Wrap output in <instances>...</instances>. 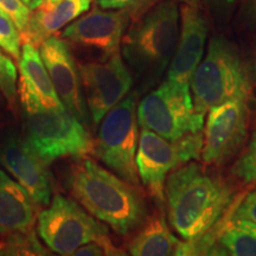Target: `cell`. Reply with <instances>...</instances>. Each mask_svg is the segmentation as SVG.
Listing matches in <instances>:
<instances>
[{"label": "cell", "instance_id": "obj_1", "mask_svg": "<svg viewBox=\"0 0 256 256\" xmlns=\"http://www.w3.org/2000/svg\"><path fill=\"white\" fill-rule=\"evenodd\" d=\"M64 188L70 197L116 232L128 236L136 232L148 216L140 186L124 180L94 160L82 156L64 174Z\"/></svg>", "mask_w": 256, "mask_h": 256}, {"label": "cell", "instance_id": "obj_2", "mask_svg": "<svg viewBox=\"0 0 256 256\" xmlns=\"http://www.w3.org/2000/svg\"><path fill=\"white\" fill-rule=\"evenodd\" d=\"M164 194L170 226L185 241L194 242L215 226L234 191L226 179L188 162L168 176Z\"/></svg>", "mask_w": 256, "mask_h": 256}, {"label": "cell", "instance_id": "obj_3", "mask_svg": "<svg viewBox=\"0 0 256 256\" xmlns=\"http://www.w3.org/2000/svg\"><path fill=\"white\" fill-rule=\"evenodd\" d=\"M132 20L122 37L121 54L140 94L159 84L174 55L180 31L178 2L159 0Z\"/></svg>", "mask_w": 256, "mask_h": 256}, {"label": "cell", "instance_id": "obj_4", "mask_svg": "<svg viewBox=\"0 0 256 256\" xmlns=\"http://www.w3.org/2000/svg\"><path fill=\"white\" fill-rule=\"evenodd\" d=\"M22 134L31 148L46 164L64 158L92 154L94 140L89 128L64 106L42 101L23 80L18 81Z\"/></svg>", "mask_w": 256, "mask_h": 256}, {"label": "cell", "instance_id": "obj_5", "mask_svg": "<svg viewBox=\"0 0 256 256\" xmlns=\"http://www.w3.org/2000/svg\"><path fill=\"white\" fill-rule=\"evenodd\" d=\"M190 90L194 110L203 115L224 102L249 100L250 72L232 42L222 36L211 38L206 56L192 76Z\"/></svg>", "mask_w": 256, "mask_h": 256}, {"label": "cell", "instance_id": "obj_6", "mask_svg": "<svg viewBox=\"0 0 256 256\" xmlns=\"http://www.w3.org/2000/svg\"><path fill=\"white\" fill-rule=\"evenodd\" d=\"M138 98L136 90L130 92L106 114L94 140L92 154L124 180L140 186L136 164L140 134Z\"/></svg>", "mask_w": 256, "mask_h": 256}, {"label": "cell", "instance_id": "obj_7", "mask_svg": "<svg viewBox=\"0 0 256 256\" xmlns=\"http://www.w3.org/2000/svg\"><path fill=\"white\" fill-rule=\"evenodd\" d=\"M202 147V132L168 140L153 130L142 128L136 156L138 176L156 204L165 203L164 188L168 176L179 166L200 160Z\"/></svg>", "mask_w": 256, "mask_h": 256}, {"label": "cell", "instance_id": "obj_8", "mask_svg": "<svg viewBox=\"0 0 256 256\" xmlns=\"http://www.w3.org/2000/svg\"><path fill=\"white\" fill-rule=\"evenodd\" d=\"M37 232L51 252L74 255L82 246L108 235L110 228L74 198L57 194L38 214Z\"/></svg>", "mask_w": 256, "mask_h": 256}, {"label": "cell", "instance_id": "obj_9", "mask_svg": "<svg viewBox=\"0 0 256 256\" xmlns=\"http://www.w3.org/2000/svg\"><path fill=\"white\" fill-rule=\"evenodd\" d=\"M138 122L168 140L203 130L206 115L194 110L191 90L165 80L138 104Z\"/></svg>", "mask_w": 256, "mask_h": 256}, {"label": "cell", "instance_id": "obj_10", "mask_svg": "<svg viewBox=\"0 0 256 256\" xmlns=\"http://www.w3.org/2000/svg\"><path fill=\"white\" fill-rule=\"evenodd\" d=\"M130 20V14L124 10H104L96 5L72 22L60 37L72 55L78 57V62L106 60L120 52Z\"/></svg>", "mask_w": 256, "mask_h": 256}, {"label": "cell", "instance_id": "obj_11", "mask_svg": "<svg viewBox=\"0 0 256 256\" xmlns=\"http://www.w3.org/2000/svg\"><path fill=\"white\" fill-rule=\"evenodd\" d=\"M78 66L92 127L96 128L130 92L134 83L132 72L120 52L106 60L78 62Z\"/></svg>", "mask_w": 256, "mask_h": 256}, {"label": "cell", "instance_id": "obj_12", "mask_svg": "<svg viewBox=\"0 0 256 256\" xmlns=\"http://www.w3.org/2000/svg\"><path fill=\"white\" fill-rule=\"evenodd\" d=\"M200 159L206 165H224L247 142L250 110L248 100H232L208 112Z\"/></svg>", "mask_w": 256, "mask_h": 256}, {"label": "cell", "instance_id": "obj_13", "mask_svg": "<svg viewBox=\"0 0 256 256\" xmlns=\"http://www.w3.org/2000/svg\"><path fill=\"white\" fill-rule=\"evenodd\" d=\"M0 165L26 190L38 206H48L52 197L49 164L37 154L20 130L0 127Z\"/></svg>", "mask_w": 256, "mask_h": 256}, {"label": "cell", "instance_id": "obj_14", "mask_svg": "<svg viewBox=\"0 0 256 256\" xmlns=\"http://www.w3.org/2000/svg\"><path fill=\"white\" fill-rule=\"evenodd\" d=\"M49 76L60 102L76 119L90 128L87 104L83 94L78 62L62 37H48L38 46Z\"/></svg>", "mask_w": 256, "mask_h": 256}, {"label": "cell", "instance_id": "obj_15", "mask_svg": "<svg viewBox=\"0 0 256 256\" xmlns=\"http://www.w3.org/2000/svg\"><path fill=\"white\" fill-rule=\"evenodd\" d=\"M180 20L177 48L168 66L166 80L190 90L192 76L203 60L209 26L197 5L190 2L182 5Z\"/></svg>", "mask_w": 256, "mask_h": 256}, {"label": "cell", "instance_id": "obj_16", "mask_svg": "<svg viewBox=\"0 0 256 256\" xmlns=\"http://www.w3.org/2000/svg\"><path fill=\"white\" fill-rule=\"evenodd\" d=\"M96 0H60L57 4H49L46 0L31 11L30 20L20 34L22 43H31L40 46L48 37L57 34L60 28L69 25L84 14Z\"/></svg>", "mask_w": 256, "mask_h": 256}, {"label": "cell", "instance_id": "obj_17", "mask_svg": "<svg viewBox=\"0 0 256 256\" xmlns=\"http://www.w3.org/2000/svg\"><path fill=\"white\" fill-rule=\"evenodd\" d=\"M38 210L30 194L0 168V236L34 229Z\"/></svg>", "mask_w": 256, "mask_h": 256}, {"label": "cell", "instance_id": "obj_18", "mask_svg": "<svg viewBox=\"0 0 256 256\" xmlns=\"http://www.w3.org/2000/svg\"><path fill=\"white\" fill-rule=\"evenodd\" d=\"M156 206L130 240L128 252L134 256L185 255V242L171 232L162 204Z\"/></svg>", "mask_w": 256, "mask_h": 256}, {"label": "cell", "instance_id": "obj_19", "mask_svg": "<svg viewBox=\"0 0 256 256\" xmlns=\"http://www.w3.org/2000/svg\"><path fill=\"white\" fill-rule=\"evenodd\" d=\"M18 63L20 80L26 83L42 101L48 104L63 106L37 46L31 43H23Z\"/></svg>", "mask_w": 256, "mask_h": 256}, {"label": "cell", "instance_id": "obj_20", "mask_svg": "<svg viewBox=\"0 0 256 256\" xmlns=\"http://www.w3.org/2000/svg\"><path fill=\"white\" fill-rule=\"evenodd\" d=\"M220 246L226 254L256 256V224L232 217L220 234Z\"/></svg>", "mask_w": 256, "mask_h": 256}, {"label": "cell", "instance_id": "obj_21", "mask_svg": "<svg viewBox=\"0 0 256 256\" xmlns=\"http://www.w3.org/2000/svg\"><path fill=\"white\" fill-rule=\"evenodd\" d=\"M2 255H51L38 241L34 229L14 232L0 236V256Z\"/></svg>", "mask_w": 256, "mask_h": 256}, {"label": "cell", "instance_id": "obj_22", "mask_svg": "<svg viewBox=\"0 0 256 256\" xmlns=\"http://www.w3.org/2000/svg\"><path fill=\"white\" fill-rule=\"evenodd\" d=\"M0 92L8 101L12 113L18 110V74L16 64L0 50Z\"/></svg>", "mask_w": 256, "mask_h": 256}, {"label": "cell", "instance_id": "obj_23", "mask_svg": "<svg viewBox=\"0 0 256 256\" xmlns=\"http://www.w3.org/2000/svg\"><path fill=\"white\" fill-rule=\"evenodd\" d=\"M232 174L246 184H256V127L248 145L234 162Z\"/></svg>", "mask_w": 256, "mask_h": 256}, {"label": "cell", "instance_id": "obj_24", "mask_svg": "<svg viewBox=\"0 0 256 256\" xmlns=\"http://www.w3.org/2000/svg\"><path fill=\"white\" fill-rule=\"evenodd\" d=\"M19 30L11 18L0 8V48L14 60H19L22 52Z\"/></svg>", "mask_w": 256, "mask_h": 256}, {"label": "cell", "instance_id": "obj_25", "mask_svg": "<svg viewBox=\"0 0 256 256\" xmlns=\"http://www.w3.org/2000/svg\"><path fill=\"white\" fill-rule=\"evenodd\" d=\"M76 256H102V255H126L122 249L116 247L108 235L94 240L87 244L80 247L74 252Z\"/></svg>", "mask_w": 256, "mask_h": 256}, {"label": "cell", "instance_id": "obj_26", "mask_svg": "<svg viewBox=\"0 0 256 256\" xmlns=\"http://www.w3.org/2000/svg\"><path fill=\"white\" fill-rule=\"evenodd\" d=\"M158 0H96V5L104 10H124L132 19L139 17Z\"/></svg>", "mask_w": 256, "mask_h": 256}, {"label": "cell", "instance_id": "obj_27", "mask_svg": "<svg viewBox=\"0 0 256 256\" xmlns=\"http://www.w3.org/2000/svg\"><path fill=\"white\" fill-rule=\"evenodd\" d=\"M0 8L14 20L19 34L25 31L30 20L31 10L22 0H0Z\"/></svg>", "mask_w": 256, "mask_h": 256}, {"label": "cell", "instance_id": "obj_28", "mask_svg": "<svg viewBox=\"0 0 256 256\" xmlns=\"http://www.w3.org/2000/svg\"><path fill=\"white\" fill-rule=\"evenodd\" d=\"M232 217L256 224V190L249 192L247 197L236 208Z\"/></svg>", "mask_w": 256, "mask_h": 256}, {"label": "cell", "instance_id": "obj_29", "mask_svg": "<svg viewBox=\"0 0 256 256\" xmlns=\"http://www.w3.org/2000/svg\"><path fill=\"white\" fill-rule=\"evenodd\" d=\"M240 18L248 31L256 34V0H242Z\"/></svg>", "mask_w": 256, "mask_h": 256}, {"label": "cell", "instance_id": "obj_30", "mask_svg": "<svg viewBox=\"0 0 256 256\" xmlns=\"http://www.w3.org/2000/svg\"><path fill=\"white\" fill-rule=\"evenodd\" d=\"M217 16L226 14L234 8L238 0H200Z\"/></svg>", "mask_w": 256, "mask_h": 256}, {"label": "cell", "instance_id": "obj_31", "mask_svg": "<svg viewBox=\"0 0 256 256\" xmlns=\"http://www.w3.org/2000/svg\"><path fill=\"white\" fill-rule=\"evenodd\" d=\"M10 108L8 104V101L4 98V95L2 94L0 92V127L5 126V124H8V113H10Z\"/></svg>", "mask_w": 256, "mask_h": 256}, {"label": "cell", "instance_id": "obj_32", "mask_svg": "<svg viewBox=\"0 0 256 256\" xmlns=\"http://www.w3.org/2000/svg\"><path fill=\"white\" fill-rule=\"evenodd\" d=\"M22 2H23L24 4L26 5L28 8L32 11V10H34L36 8H38V6H40L43 0H22Z\"/></svg>", "mask_w": 256, "mask_h": 256}, {"label": "cell", "instance_id": "obj_33", "mask_svg": "<svg viewBox=\"0 0 256 256\" xmlns=\"http://www.w3.org/2000/svg\"><path fill=\"white\" fill-rule=\"evenodd\" d=\"M46 2H49V4H57V2H60V0H46Z\"/></svg>", "mask_w": 256, "mask_h": 256}, {"label": "cell", "instance_id": "obj_34", "mask_svg": "<svg viewBox=\"0 0 256 256\" xmlns=\"http://www.w3.org/2000/svg\"><path fill=\"white\" fill-rule=\"evenodd\" d=\"M254 81H255V86H256V58H255V63H254Z\"/></svg>", "mask_w": 256, "mask_h": 256}]
</instances>
